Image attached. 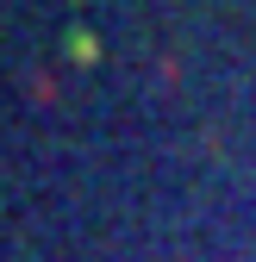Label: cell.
Listing matches in <instances>:
<instances>
[{
  "label": "cell",
  "mask_w": 256,
  "mask_h": 262,
  "mask_svg": "<svg viewBox=\"0 0 256 262\" xmlns=\"http://www.w3.org/2000/svg\"><path fill=\"white\" fill-rule=\"evenodd\" d=\"M69 56H75V62H94V56H100V44H94L88 31H69Z\"/></svg>",
  "instance_id": "1"
}]
</instances>
